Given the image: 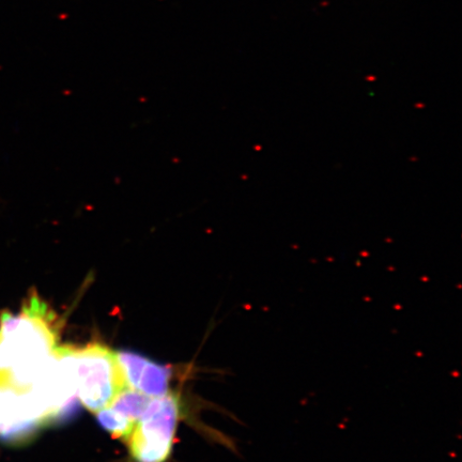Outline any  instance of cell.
I'll return each mask as SVG.
<instances>
[{"label":"cell","instance_id":"6da1fadb","mask_svg":"<svg viewBox=\"0 0 462 462\" xmlns=\"http://www.w3.org/2000/svg\"><path fill=\"white\" fill-rule=\"evenodd\" d=\"M57 315L31 292L17 314L0 315V386L29 388L51 363L59 340Z\"/></svg>","mask_w":462,"mask_h":462},{"label":"cell","instance_id":"7a4b0ae2","mask_svg":"<svg viewBox=\"0 0 462 462\" xmlns=\"http://www.w3.org/2000/svg\"><path fill=\"white\" fill-rule=\"evenodd\" d=\"M76 396L89 411L96 413L127 388L117 354L101 344L69 347Z\"/></svg>","mask_w":462,"mask_h":462},{"label":"cell","instance_id":"3957f363","mask_svg":"<svg viewBox=\"0 0 462 462\" xmlns=\"http://www.w3.org/2000/svg\"><path fill=\"white\" fill-rule=\"evenodd\" d=\"M179 419L178 397L153 398L148 409L127 437L131 458L134 462H166Z\"/></svg>","mask_w":462,"mask_h":462},{"label":"cell","instance_id":"277c9868","mask_svg":"<svg viewBox=\"0 0 462 462\" xmlns=\"http://www.w3.org/2000/svg\"><path fill=\"white\" fill-rule=\"evenodd\" d=\"M48 423L46 408L30 388L0 386V440L24 442Z\"/></svg>","mask_w":462,"mask_h":462},{"label":"cell","instance_id":"5b68a950","mask_svg":"<svg viewBox=\"0 0 462 462\" xmlns=\"http://www.w3.org/2000/svg\"><path fill=\"white\" fill-rule=\"evenodd\" d=\"M116 354L130 388L152 398L168 394L172 378L170 368L131 351H121Z\"/></svg>","mask_w":462,"mask_h":462},{"label":"cell","instance_id":"8992f818","mask_svg":"<svg viewBox=\"0 0 462 462\" xmlns=\"http://www.w3.org/2000/svg\"><path fill=\"white\" fill-rule=\"evenodd\" d=\"M153 398L127 387L120 393L108 407H111L136 423L144 415Z\"/></svg>","mask_w":462,"mask_h":462},{"label":"cell","instance_id":"52a82bcc","mask_svg":"<svg viewBox=\"0 0 462 462\" xmlns=\"http://www.w3.org/2000/svg\"><path fill=\"white\" fill-rule=\"evenodd\" d=\"M96 419L102 427L112 437L126 440L134 427L135 422L111 407H106L96 412Z\"/></svg>","mask_w":462,"mask_h":462}]
</instances>
